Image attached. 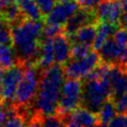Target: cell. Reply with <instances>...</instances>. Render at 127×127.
I'll return each mask as SVG.
<instances>
[{
  "label": "cell",
  "mask_w": 127,
  "mask_h": 127,
  "mask_svg": "<svg viewBox=\"0 0 127 127\" xmlns=\"http://www.w3.org/2000/svg\"><path fill=\"white\" fill-rule=\"evenodd\" d=\"M64 75V69L59 64H53L43 71L38 93L35 97V109L43 116L58 112Z\"/></svg>",
  "instance_id": "obj_1"
},
{
  "label": "cell",
  "mask_w": 127,
  "mask_h": 127,
  "mask_svg": "<svg viewBox=\"0 0 127 127\" xmlns=\"http://www.w3.org/2000/svg\"><path fill=\"white\" fill-rule=\"evenodd\" d=\"M41 20H22L12 26V44L18 60L21 62L37 61L43 31Z\"/></svg>",
  "instance_id": "obj_2"
},
{
  "label": "cell",
  "mask_w": 127,
  "mask_h": 127,
  "mask_svg": "<svg viewBox=\"0 0 127 127\" xmlns=\"http://www.w3.org/2000/svg\"><path fill=\"white\" fill-rule=\"evenodd\" d=\"M110 97H112V89L108 77L86 78L82 86L80 106L97 114L102 104Z\"/></svg>",
  "instance_id": "obj_3"
},
{
  "label": "cell",
  "mask_w": 127,
  "mask_h": 127,
  "mask_svg": "<svg viewBox=\"0 0 127 127\" xmlns=\"http://www.w3.org/2000/svg\"><path fill=\"white\" fill-rule=\"evenodd\" d=\"M40 74L33 66H28L17 87L14 104L16 106H28L35 100L40 85Z\"/></svg>",
  "instance_id": "obj_4"
},
{
  "label": "cell",
  "mask_w": 127,
  "mask_h": 127,
  "mask_svg": "<svg viewBox=\"0 0 127 127\" xmlns=\"http://www.w3.org/2000/svg\"><path fill=\"white\" fill-rule=\"evenodd\" d=\"M83 84L79 79L67 78L64 80L59 101L58 112L61 115L68 116L73 110L81 105Z\"/></svg>",
  "instance_id": "obj_5"
},
{
  "label": "cell",
  "mask_w": 127,
  "mask_h": 127,
  "mask_svg": "<svg viewBox=\"0 0 127 127\" xmlns=\"http://www.w3.org/2000/svg\"><path fill=\"white\" fill-rule=\"evenodd\" d=\"M101 58L97 52L91 51L86 57L82 59H72L66 63L64 66V73L67 78L81 79L86 77L99 64Z\"/></svg>",
  "instance_id": "obj_6"
},
{
  "label": "cell",
  "mask_w": 127,
  "mask_h": 127,
  "mask_svg": "<svg viewBox=\"0 0 127 127\" xmlns=\"http://www.w3.org/2000/svg\"><path fill=\"white\" fill-rule=\"evenodd\" d=\"M25 67L22 64H15L10 68L5 69L0 89V96L2 98V101L9 104H14L16 90L22 79Z\"/></svg>",
  "instance_id": "obj_7"
},
{
  "label": "cell",
  "mask_w": 127,
  "mask_h": 127,
  "mask_svg": "<svg viewBox=\"0 0 127 127\" xmlns=\"http://www.w3.org/2000/svg\"><path fill=\"white\" fill-rule=\"evenodd\" d=\"M122 5L120 0H102L95 9L97 21L119 25L122 16Z\"/></svg>",
  "instance_id": "obj_8"
},
{
  "label": "cell",
  "mask_w": 127,
  "mask_h": 127,
  "mask_svg": "<svg viewBox=\"0 0 127 127\" xmlns=\"http://www.w3.org/2000/svg\"><path fill=\"white\" fill-rule=\"evenodd\" d=\"M79 4L72 1H62L53 8L51 13L47 16L46 22L52 25L64 26L67 22V20L78 10Z\"/></svg>",
  "instance_id": "obj_9"
},
{
  "label": "cell",
  "mask_w": 127,
  "mask_h": 127,
  "mask_svg": "<svg viewBox=\"0 0 127 127\" xmlns=\"http://www.w3.org/2000/svg\"><path fill=\"white\" fill-rule=\"evenodd\" d=\"M97 20L94 10H88L81 8L67 20L64 25V31L68 36L73 35L79 28L87 24H93Z\"/></svg>",
  "instance_id": "obj_10"
},
{
  "label": "cell",
  "mask_w": 127,
  "mask_h": 127,
  "mask_svg": "<svg viewBox=\"0 0 127 127\" xmlns=\"http://www.w3.org/2000/svg\"><path fill=\"white\" fill-rule=\"evenodd\" d=\"M38 68L42 71L51 67L55 62L54 54V40L49 38H43L40 44L39 57L36 61Z\"/></svg>",
  "instance_id": "obj_11"
},
{
  "label": "cell",
  "mask_w": 127,
  "mask_h": 127,
  "mask_svg": "<svg viewBox=\"0 0 127 127\" xmlns=\"http://www.w3.org/2000/svg\"><path fill=\"white\" fill-rule=\"evenodd\" d=\"M53 40H54L55 62L59 64L67 63V61L71 58L70 40L63 34L58 35Z\"/></svg>",
  "instance_id": "obj_12"
},
{
  "label": "cell",
  "mask_w": 127,
  "mask_h": 127,
  "mask_svg": "<svg viewBox=\"0 0 127 127\" xmlns=\"http://www.w3.org/2000/svg\"><path fill=\"white\" fill-rule=\"evenodd\" d=\"M122 48L123 47H120L114 41L113 38H109L105 41V43L98 50L99 51L98 54L103 62L109 64H117Z\"/></svg>",
  "instance_id": "obj_13"
},
{
  "label": "cell",
  "mask_w": 127,
  "mask_h": 127,
  "mask_svg": "<svg viewBox=\"0 0 127 127\" xmlns=\"http://www.w3.org/2000/svg\"><path fill=\"white\" fill-rule=\"evenodd\" d=\"M97 33V26L95 24H87L79 28L73 35L69 38L71 43H81L85 45L92 46Z\"/></svg>",
  "instance_id": "obj_14"
},
{
  "label": "cell",
  "mask_w": 127,
  "mask_h": 127,
  "mask_svg": "<svg viewBox=\"0 0 127 127\" xmlns=\"http://www.w3.org/2000/svg\"><path fill=\"white\" fill-rule=\"evenodd\" d=\"M69 120H73L83 127H88L96 122H99L98 115L83 106L77 107L73 110L69 114Z\"/></svg>",
  "instance_id": "obj_15"
},
{
  "label": "cell",
  "mask_w": 127,
  "mask_h": 127,
  "mask_svg": "<svg viewBox=\"0 0 127 127\" xmlns=\"http://www.w3.org/2000/svg\"><path fill=\"white\" fill-rule=\"evenodd\" d=\"M118 28H119V25L106 23V22H100L97 25V33H96V37L92 45L93 49L98 51L101 48V46L105 43V41L114 35V33L116 32Z\"/></svg>",
  "instance_id": "obj_16"
},
{
  "label": "cell",
  "mask_w": 127,
  "mask_h": 127,
  "mask_svg": "<svg viewBox=\"0 0 127 127\" xmlns=\"http://www.w3.org/2000/svg\"><path fill=\"white\" fill-rule=\"evenodd\" d=\"M24 17L32 20H41L43 14L35 0H15Z\"/></svg>",
  "instance_id": "obj_17"
},
{
  "label": "cell",
  "mask_w": 127,
  "mask_h": 127,
  "mask_svg": "<svg viewBox=\"0 0 127 127\" xmlns=\"http://www.w3.org/2000/svg\"><path fill=\"white\" fill-rule=\"evenodd\" d=\"M17 60V56L14 48L10 46V44L0 45V67L4 69H8L15 64Z\"/></svg>",
  "instance_id": "obj_18"
},
{
  "label": "cell",
  "mask_w": 127,
  "mask_h": 127,
  "mask_svg": "<svg viewBox=\"0 0 127 127\" xmlns=\"http://www.w3.org/2000/svg\"><path fill=\"white\" fill-rule=\"evenodd\" d=\"M117 114V109L114 103V100L112 97L108 98L100 107L97 115L99 122L102 124H109V122L116 116Z\"/></svg>",
  "instance_id": "obj_19"
},
{
  "label": "cell",
  "mask_w": 127,
  "mask_h": 127,
  "mask_svg": "<svg viewBox=\"0 0 127 127\" xmlns=\"http://www.w3.org/2000/svg\"><path fill=\"white\" fill-rule=\"evenodd\" d=\"M1 14L3 15V17H4L12 26H14V25L18 24L19 22H21L22 20H24V16H23V14L21 13V11H20L18 5H17L15 2L12 3L11 5H9Z\"/></svg>",
  "instance_id": "obj_20"
},
{
  "label": "cell",
  "mask_w": 127,
  "mask_h": 127,
  "mask_svg": "<svg viewBox=\"0 0 127 127\" xmlns=\"http://www.w3.org/2000/svg\"><path fill=\"white\" fill-rule=\"evenodd\" d=\"M69 121V115L64 116L59 113L43 116V125L44 127H66L67 122Z\"/></svg>",
  "instance_id": "obj_21"
},
{
  "label": "cell",
  "mask_w": 127,
  "mask_h": 127,
  "mask_svg": "<svg viewBox=\"0 0 127 127\" xmlns=\"http://www.w3.org/2000/svg\"><path fill=\"white\" fill-rule=\"evenodd\" d=\"M12 43V30L10 23L0 13V45Z\"/></svg>",
  "instance_id": "obj_22"
},
{
  "label": "cell",
  "mask_w": 127,
  "mask_h": 127,
  "mask_svg": "<svg viewBox=\"0 0 127 127\" xmlns=\"http://www.w3.org/2000/svg\"><path fill=\"white\" fill-rule=\"evenodd\" d=\"M91 52V46L81 44V43H73L71 46V58L72 59H82L86 57Z\"/></svg>",
  "instance_id": "obj_23"
},
{
  "label": "cell",
  "mask_w": 127,
  "mask_h": 127,
  "mask_svg": "<svg viewBox=\"0 0 127 127\" xmlns=\"http://www.w3.org/2000/svg\"><path fill=\"white\" fill-rule=\"evenodd\" d=\"M26 126H27L26 120L18 112L9 116L5 121V123L2 125V127H26Z\"/></svg>",
  "instance_id": "obj_24"
},
{
  "label": "cell",
  "mask_w": 127,
  "mask_h": 127,
  "mask_svg": "<svg viewBox=\"0 0 127 127\" xmlns=\"http://www.w3.org/2000/svg\"><path fill=\"white\" fill-rule=\"evenodd\" d=\"M62 34V26L58 25H52L48 24L43 28L42 31V39L43 38H49V39H54L58 35Z\"/></svg>",
  "instance_id": "obj_25"
},
{
  "label": "cell",
  "mask_w": 127,
  "mask_h": 127,
  "mask_svg": "<svg viewBox=\"0 0 127 127\" xmlns=\"http://www.w3.org/2000/svg\"><path fill=\"white\" fill-rule=\"evenodd\" d=\"M43 16H48L57 4V0H35Z\"/></svg>",
  "instance_id": "obj_26"
},
{
  "label": "cell",
  "mask_w": 127,
  "mask_h": 127,
  "mask_svg": "<svg viewBox=\"0 0 127 127\" xmlns=\"http://www.w3.org/2000/svg\"><path fill=\"white\" fill-rule=\"evenodd\" d=\"M113 100H114V103L117 109V113L127 115V92L117 97H114Z\"/></svg>",
  "instance_id": "obj_27"
},
{
  "label": "cell",
  "mask_w": 127,
  "mask_h": 127,
  "mask_svg": "<svg viewBox=\"0 0 127 127\" xmlns=\"http://www.w3.org/2000/svg\"><path fill=\"white\" fill-rule=\"evenodd\" d=\"M114 41L120 47H127V31L123 28H118L113 35Z\"/></svg>",
  "instance_id": "obj_28"
},
{
  "label": "cell",
  "mask_w": 127,
  "mask_h": 127,
  "mask_svg": "<svg viewBox=\"0 0 127 127\" xmlns=\"http://www.w3.org/2000/svg\"><path fill=\"white\" fill-rule=\"evenodd\" d=\"M109 127H127V115L118 113L109 122Z\"/></svg>",
  "instance_id": "obj_29"
},
{
  "label": "cell",
  "mask_w": 127,
  "mask_h": 127,
  "mask_svg": "<svg viewBox=\"0 0 127 127\" xmlns=\"http://www.w3.org/2000/svg\"><path fill=\"white\" fill-rule=\"evenodd\" d=\"M26 127H44L43 125V115L37 112L27 123Z\"/></svg>",
  "instance_id": "obj_30"
},
{
  "label": "cell",
  "mask_w": 127,
  "mask_h": 127,
  "mask_svg": "<svg viewBox=\"0 0 127 127\" xmlns=\"http://www.w3.org/2000/svg\"><path fill=\"white\" fill-rule=\"evenodd\" d=\"M102 0H78L77 3L81 8L88 9V10H93L94 7H96Z\"/></svg>",
  "instance_id": "obj_31"
},
{
  "label": "cell",
  "mask_w": 127,
  "mask_h": 127,
  "mask_svg": "<svg viewBox=\"0 0 127 127\" xmlns=\"http://www.w3.org/2000/svg\"><path fill=\"white\" fill-rule=\"evenodd\" d=\"M8 106L4 101H0V126H2L8 118Z\"/></svg>",
  "instance_id": "obj_32"
},
{
  "label": "cell",
  "mask_w": 127,
  "mask_h": 127,
  "mask_svg": "<svg viewBox=\"0 0 127 127\" xmlns=\"http://www.w3.org/2000/svg\"><path fill=\"white\" fill-rule=\"evenodd\" d=\"M15 0H0V13H2L9 5L14 3Z\"/></svg>",
  "instance_id": "obj_33"
},
{
  "label": "cell",
  "mask_w": 127,
  "mask_h": 127,
  "mask_svg": "<svg viewBox=\"0 0 127 127\" xmlns=\"http://www.w3.org/2000/svg\"><path fill=\"white\" fill-rule=\"evenodd\" d=\"M119 25H120L121 28H123L127 31V12L122 14V16L120 18V21H119Z\"/></svg>",
  "instance_id": "obj_34"
},
{
  "label": "cell",
  "mask_w": 127,
  "mask_h": 127,
  "mask_svg": "<svg viewBox=\"0 0 127 127\" xmlns=\"http://www.w3.org/2000/svg\"><path fill=\"white\" fill-rule=\"evenodd\" d=\"M66 127H83V126L79 125L78 123H76V122H75V121H73V120H69V121L67 122Z\"/></svg>",
  "instance_id": "obj_35"
},
{
  "label": "cell",
  "mask_w": 127,
  "mask_h": 127,
  "mask_svg": "<svg viewBox=\"0 0 127 127\" xmlns=\"http://www.w3.org/2000/svg\"><path fill=\"white\" fill-rule=\"evenodd\" d=\"M4 73H5V69L0 67V89H1V85H2V80L4 77Z\"/></svg>",
  "instance_id": "obj_36"
},
{
  "label": "cell",
  "mask_w": 127,
  "mask_h": 127,
  "mask_svg": "<svg viewBox=\"0 0 127 127\" xmlns=\"http://www.w3.org/2000/svg\"><path fill=\"white\" fill-rule=\"evenodd\" d=\"M121 5H122V9L124 12H127V0H120Z\"/></svg>",
  "instance_id": "obj_37"
},
{
  "label": "cell",
  "mask_w": 127,
  "mask_h": 127,
  "mask_svg": "<svg viewBox=\"0 0 127 127\" xmlns=\"http://www.w3.org/2000/svg\"><path fill=\"white\" fill-rule=\"evenodd\" d=\"M88 127H103V124L100 123V122H96V123H94V124H92V125H90Z\"/></svg>",
  "instance_id": "obj_38"
},
{
  "label": "cell",
  "mask_w": 127,
  "mask_h": 127,
  "mask_svg": "<svg viewBox=\"0 0 127 127\" xmlns=\"http://www.w3.org/2000/svg\"><path fill=\"white\" fill-rule=\"evenodd\" d=\"M61 1H72V0H61Z\"/></svg>",
  "instance_id": "obj_39"
},
{
  "label": "cell",
  "mask_w": 127,
  "mask_h": 127,
  "mask_svg": "<svg viewBox=\"0 0 127 127\" xmlns=\"http://www.w3.org/2000/svg\"><path fill=\"white\" fill-rule=\"evenodd\" d=\"M103 127H109V126H106L105 124H103Z\"/></svg>",
  "instance_id": "obj_40"
},
{
  "label": "cell",
  "mask_w": 127,
  "mask_h": 127,
  "mask_svg": "<svg viewBox=\"0 0 127 127\" xmlns=\"http://www.w3.org/2000/svg\"><path fill=\"white\" fill-rule=\"evenodd\" d=\"M0 99H1V96H0Z\"/></svg>",
  "instance_id": "obj_41"
}]
</instances>
